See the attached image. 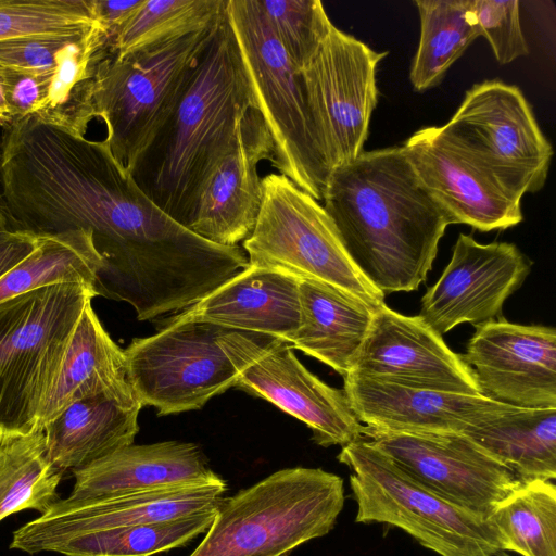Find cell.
<instances>
[{
	"label": "cell",
	"instance_id": "obj_1",
	"mask_svg": "<svg viewBox=\"0 0 556 556\" xmlns=\"http://www.w3.org/2000/svg\"><path fill=\"white\" fill-rule=\"evenodd\" d=\"M323 201L351 261L384 296L419 288L452 224L402 147L333 168Z\"/></svg>",
	"mask_w": 556,
	"mask_h": 556
},
{
	"label": "cell",
	"instance_id": "obj_2",
	"mask_svg": "<svg viewBox=\"0 0 556 556\" xmlns=\"http://www.w3.org/2000/svg\"><path fill=\"white\" fill-rule=\"evenodd\" d=\"M251 109L250 84L225 11L174 111L136 162L132 178L188 228L204 180Z\"/></svg>",
	"mask_w": 556,
	"mask_h": 556
},
{
	"label": "cell",
	"instance_id": "obj_3",
	"mask_svg": "<svg viewBox=\"0 0 556 556\" xmlns=\"http://www.w3.org/2000/svg\"><path fill=\"white\" fill-rule=\"evenodd\" d=\"M218 21L122 58L111 53L63 114L83 132L89 122L101 118L111 153L131 173L174 111Z\"/></svg>",
	"mask_w": 556,
	"mask_h": 556
},
{
	"label": "cell",
	"instance_id": "obj_4",
	"mask_svg": "<svg viewBox=\"0 0 556 556\" xmlns=\"http://www.w3.org/2000/svg\"><path fill=\"white\" fill-rule=\"evenodd\" d=\"M343 506L340 476L321 468L280 469L224 496L189 556H289L328 534Z\"/></svg>",
	"mask_w": 556,
	"mask_h": 556
},
{
	"label": "cell",
	"instance_id": "obj_5",
	"mask_svg": "<svg viewBox=\"0 0 556 556\" xmlns=\"http://www.w3.org/2000/svg\"><path fill=\"white\" fill-rule=\"evenodd\" d=\"M92 287L65 282L0 302V430L28 434L38 429L46 396Z\"/></svg>",
	"mask_w": 556,
	"mask_h": 556
},
{
	"label": "cell",
	"instance_id": "obj_6",
	"mask_svg": "<svg viewBox=\"0 0 556 556\" xmlns=\"http://www.w3.org/2000/svg\"><path fill=\"white\" fill-rule=\"evenodd\" d=\"M226 14L254 110L263 117L274 144L271 166L321 201L330 168L298 68L269 28L258 0H227Z\"/></svg>",
	"mask_w": 556,
	"mask_h": 556
},
{
	"label": "cell",
	"instance_id": "obj_7",
	"mask_svg": "<svg viewBox=\"0 0 556 556\" xmlns=\"http://www.w3.org/2000/svg\"><path fill=\"white\" fill-rule=\"evenodd\" d=\"M351 469L358 523H387L440 556H500L504 552L489 516L460 507L429 490L368 439L342 447Z\"/></svg>",
	"mask_w": 556,
	"mask_h": 556
},
{
	"label": "cell",
	"instance_id": "obj_8",
	"mask_svg": "<svg viewBox=\"0 0 556 556\" xmlns=\"http://www.w3.org/2000/svg\"><path fill=\"white\" fill-rule=\"evenodd\" d=\"M262 186L257 220L243 241L249 265L331 286L374 307L384 303L351 261L319 201L280 174L262 178Z\"/></svg>",
	"mask_w": 556,
	"mask_h": 556
},
{
	"label": "cell",
	"instance_id": "obj_9",
	"mask_svg": "<svg viewBox=\"0 0 556 556\" xmlns=\"http://www.w3.org/2000/svg\"><path fill=\"white\" fill-rule=\"evenodd\" d=\"M442 134L513 198L540 191L553 148L521 90L500 80L472 86Z\"/></svg>",
	"mask_w": 556,
	"mask_h": 556
},
{
	"label": "cell",
	"instance_id": "obj_10",
	"mask_svg": "<svg viewBox=\"0 0 556 556\" xmlns=\"http://www.w3.org/2000/svg\"><path fill=\"white\" fill-rule=\"evenodd\" d=\"M225 328L168 319L157 332L124 350L127 379L141 406L159 416L202 408L236 387L238 374L218 343Z\"/></svg>",
	"mask_w": 556,
	"mask_h": 556
},
{
	"label": "cell",
	"instance_id": "obj_11",
	"mask_svg": "<svg viewBox=\"0 0 556 556\" xmlns=\"http://www.w3.org/2000/svg\"><path fill=\"white\" fill-rule=\"evenodd\" d=\"M217 340L238 374L236 387L304 422L316 444L343 447L364 438L344 390L312 374L288 341L228 329Z\"/></svg>",
	"mask_w": 556,
	"mask_h": 556
},
{
	"label": "cell",
	"instance_id": "obj_12",
	"mask_svg": "<svg viewBox=\"0 0 556 556\" xmlns=\"http://www.w3.org/2000/svg\"><path fill=\"white\" fill-rule=\"evenodd\" d=\"M387 54L332 24L298 70L330 172L363 152L378 102L377 67Z\"/></svg>",
	"mask_w": 556,
	"mask_h": 556
},
{
	"label": "cell",
	"instance_id": "obj_13",
	"mask_svg": "<svg viewBox=\"0 0 556 556\" xmlns=\"http://www.w3.org/2000/svg\"><path fill=\"white\" fill-rule=\"evenodd\" d=\"M364 438L420 484L485 516L522 483L464 434L390 432L364 426Z\"/></svg>",
	"mask_w": 556,
	"mask_h": 556
},
{
	"label": "cell",
	"instance_id": "obj_14",
	"mask_svg": "<svg viewBox=\"0 0 556 556\" xmlns=\"http://www.w3.org/2000/svg\"><path fill=\"white\" fill-rule=\"evenodd\" d=\"M459 356L480 395L519 408H556L555 328L485 321Z\"/></svg>",
	"mask_w": 556,
	"mask_h": 556
},
{
	"label": "cell",
	"instance_id": "obj_15",
	"mask_svg": "<svg viewBox=\"0 0 556 556\" xmlns=\"http://www.w3.org/2000/svg\"><path fill=\"white\" fill-rule=\"evenodd\" d=\"M529 269L515 244H483L460 233L441 277L421 298L419 316L441 336L463 323L493 320Z\"/></svg>",
	"mask_w": 556,
	"mask_h": 556
},
{
	"label": "cell",
	"instance_id": "obj_16",
	"mask_svg": "<svg viewBox=\"0 0 556 556\" xmlns=\"http://www.w3.org/2000/svg\"><path fill=\"white\" fill-rule=\"evenodd\" d=\"M228 486L212 480L89 500H56L47 511L14 531L10 548L55 536L173 520L217 508Z\"/></svg>",
	"mask_w": 556,
	"mask_h": 556
},
{
	"label": "cell",
	"instance_id": "obj_17",
	"mask_svg": "<svg viewBox=\"0 0 556 556\" xmlns=\"http://www.w3.org/2000/svg\"><path fill=\"white\" fill-rule=\"evenodd\" d=\"M351 375L412 388L479 394L468 367L419 315L376 307ZM348 374V375H349Z\"/></svg>",
	"mask_w": 556,
	"mask_h": 556
},
{
	"label": "cell",
	"instance_id": "obj_18",
	"mask_svg": "<svg viewBox=\"0 0 556 556\" xmlns=\"http://www.w3.org/2000/svg\"><path fill=\"white\" fill-rule=\"evenodd\" d=\"M402 148L420 182L452 224L491 231L522 222L521 201L455 147L440 127L419 129Z\"/></svg>",
	"mask_w": 556,
	"mask_h": 556
},
{
	"label": "cell",
	"instance_id": "obj_19",
	"mask_svg": "<svg viewBox=\"0 0 556 556\" xmlns=\"http://www.w3.org/2000/svg\"><path fill=\"white\" fill-rule=\"evenodd\" d=\"M274 144L261 114L251 109L227 153L204 180L188 228L213 243L236 247L252 232L263 200L258 164Z\"/></svg>",
	"mask_w": 556,
	"mask_h": 556
},
{
	"label": "cell",
	"instance_id": "obj_20",
	"mask_svg": "<svg viewBox=\"0 0 556 556\" xmlns=\"http://www.w3.org/2000/svg\"><path fill=\"white\" fill-rule=\"evenodd\" d=\"M343 378L354 415L378 431L463 434L516 408L480 394L412 388L351 374Z\"/></svg>",
	"mask_w": 556,
	"mask_h": 556
},
{
	"label": "cell",
	"instance_id": "obj_21",
	"mask_svg": "<svg viewBox=\"0 0 556 556\" xmlns=\"http://www.w3.org/2000/svg\"><path fill=\"white\" fill-rule=\"evenodd\" d=\"M299 282L283 273L248 264L198 303L172 318L289 342L301 321Z\"/></svg>",
	"mask_w": 556,
	"mask_h": 556
},
{
	"label": "cell",
	"instance_id": "obj_22",
	"mask_svg": "<svg viewBox=\"0 0 556 556\" xmlns=\"http://www.w3.org/2000/svg\"><path fill=\"white\" fill-rule=\"evenodd\" d=\"M94 396L126 408L142 407L127 379L124 350L112 340L89 302L46 396L37 427L42 428L72 403Z\"/></svg>",
	"mask_w": 556,
	"mask_h": 556
},
{
	"label": "cell",
	"instance_id": "obj_23",
	"mask_svg": "<svg viewBox=\"0 0 556 556\" xmlns=\"http://www.w3.org/2000/svg\"><path fill=\"white\" fill-rule=\"evenodd\" d=\"M70 500H89L134 491L212 480L215 471L191 442L130 444L73 472Z\"/></svg>",
	"mask_w": 556,
	"mask_h": 556
},
{
	"label": "cell",
	"instance_id": "obj_24",
	"mask_svg": "<svg viewBox=\"0 0 556 556\" xmlns=\"http://www.w3.org/2000/svg\"><path fill=\"white\" fill-rule=\"evenodd\" d=\"M301 321L289 343L345 377L369 331L376 307L331 286L299 282Z\"/></svg>",
	"mask_w": 556,
	"mask_h": 556
},
{
	"label": "cell",
	"instance_id": "obj_25",
	"mask_svg": "<svg viewBox=\"0 0 556 556\" xmlns=\"http://www.w3.org/2000/svg\"><path fill=\"white\" fill-rule=\"evenodd\" d=\"M140 409L104 396L72 403L42 427L49 462L62 473H73L132 444Z\"/></svg>",
	"mask_w": 556,
	"mask_h": 556
},
{
	"label": "cell",
	"instance_id": "obj_26",
	"mask_svg": "<svg viewBox=\"0 0 556 556\" xmlns=\"http://www.w3.org/2000/svg\"><path fill=\"white\" fill-rule=\"evenodd\" d=\"M526 483L556 478V408H519L463 433Z\"/></svg>",
	"mask_w": 556,
	"mask_h": 556
},
{
	"label": "cell",
	"instance_id": "obj_27",
	"mask_svg": "<svg viewBox=\"0 0 556 556\" xmlns=\"http://www.w3.org/2000/svg\"><path fill=\"white\" fill-rule=\"evenodd\" d=\"M215 510L173 520L45 539L23 552L63 556H153L185 546L211 527Z\"/></svg>",
	"mask_w": 556,
	"mask_h": 556
},
{
	"label": "cell",
	"instance_id": "obj_28",
	"mask_svg": "<svg viewBox=\"0 0 556 556\" xmlns=\"http://www.w3.org/2000/svg\"><path fill=\"white\" fill-rule=\"evenodd\" d=\"M103 265L90 230L39 235L36 249L0 278V302L54 283H83L96 291Z\"/></svg>",
	"mask_w": 556,
	"mask_h": 556
},
{
	"label": "cell",
	"instance_id": "obj_29",
	"mask_svg": "<svg viewBox=\"0 0 556 556\" xmlns=\"http://www.w3.org/2000/svg\"><path fill=\"white\" fill-rule=\"evenodd\" d=\"M420 39L409 78L415 90L441 83L447 70L478 38L471 0H417Z\"/></svg>",
	"mask_w": 556,
	"mask_h": 556
},
{
	"label": "cell",
	"instance_id": "obj_30",
	"mask_svg": "<svg viewBox=\"0 0 556 556\" xmlns=\"http://www.w3.org/2000/svg\"><path fill=\"white\" fill-rule=\"evenodd\" d=\"M63 473L49 462L42 428L0 440V521L24 509L41 514L56 501Z\"/></svg>",
	"mask_w": 556,
	"mask_h": 556
},
{
	"label": "cell",
	"instance_id": "obj_31",
	"mask_svg": "<svg viewBox=\"0 0 556 556\" xmlns=\"http://www.w3.org/2000/svg\"><path fill=\"white\" fill-rule=\"evenodd\" d=\"M503 552L556 556V486L553 481L521 483L489 515Z\"/></svg>",
	"mask_w": 556,
	"mask_h": 556
},
{
	"label": "cell",
	"instance_id": "obj_32",
	"mask_svg": "<svg viewBox=\"0 0 556 556\" xmlns=\"http://www.w3.org/2000/svg\"><path fill=\"white\" fill-rule=\"evenodd\" d=\"M227 0H143L113 45L117 58L213 26Z\"/></svg>",
	"mask_w": 556,
	"mask_h": 556
},
{
	"label": "cell",
	"instance_id": "obj_33",
	"mask_svg": "<svg viewBox=\"0 0 556 556\" xmlns=\"http://www.w3.org/2000/svg\"><path fill=\"white\" fill-rule=\"evenodd\" d=\"M100 24L94 0H0V41L75 36Z\"/></svg>",
	"mask_w": 556,
	"mask_h": 556
},
{
	"label": "cell",
	"instance_id": "obj_34",
	"mask_svg": "<svg viewBox=\"0 0 556 556\" xmlns=\"http://www.w3.org/2000/svg\"><path fill=\"white\" fill-rule=\"evenodd\" d=\"M267 24L299 70L332 25L319 0H258Z\"/></svg>",
	"mask_w": 556,
	"mask_h": 556
},
{
	"label": "cell",
	"instance_id": "obj_35",
	"mask_svg": "<svg viewBox=\"0 0 556 556\" xmlns=\"http://www.w3.org/2000/svg\"><path fill=\"white\" fill-rule=\"evenodd\" d=\"M108 36L100 24L75 36L28 37L0 41V68L29 73L52 81L64 62L79 49Z\"/></svg>",
	"mask_w": 556,
	"mask_h": 556
},
{
	"label": "cell",
	"instance_id": "obj_36",
	"mask_svg": "<svg viewBox=\"0 0 556 556\" xmlns=\"http://www.w3.org/2000/svg\"><path fill=\"white\" fill-rule=\"evenodd\" d=\"M471 14L498 63L507 64L529 53L518 0H471Z\"/></svg>",
	"mask_w": 556,
	"mask_h": 556
},
{
	"label": "cell",
	"instance_id": "obj_37",
	"mask_svg": "<svg viewBox=\"0 0 556 556\" xmlns=\"http://www.w3.org/2000/svg\"><path fill=\"white\" fill-rule=\"evenodd\" d=\"M0 79L14 113L15 122L34 113L50 111V79L9 68H0Z\"/></svg>",
	"mask_w": 556,
	"mask_h": 556
},
{
	"label": "cell",
	"instance_id": "obj_38",
	"mask_svg": "<svg viewBox=\"0 0 556 556\" xmlns=\"http://www.w3.org/2000/svg\"><path fill=\"white\" fill-rule=\"evenodd\" d=\"M38 242L39 236L10 226L0 202V278L27 257Z\"/></svg>",
	"mask_w": 556,
	"mask_h": 556
},
{
	"label": "cell",
	"instance_id": "obj_39",
	"mask_svg": "<svg viewBox=\"0 0 556 556\" xmlns=\"http://www.w3.org/2000/svg\"><path fill=\"white\" fill-rule=\"evenodd\" d=\"M143 0H94L99 22L113 45L122 27L142 4Z\"/></svg>",
	"mask_w": 556,
	"mask_h": 556
},
{
	"label": "cell",
	"instance_id": "obj_40",
	"mask_svg": "<svg viewBox=\"0 0 556 556\" xmlns=\"http://www.w3.org/2000/svg\"><path fill=\"white\" fill-rule=\"evenodd\" d=\"M14 122L15 116L10 106L4 86L0 79V129Z\"/></svg>",
	"mask_w": 556,
	"mask_h": 556
},
{
	"label": "cell",
	"instance_id": "obj_41",
	"mask_svg": "<svg viewBox=\"0 0 556 556\" xmlns=\"http://www.w3.org/2000/svg\"><path fill=\"white\" fill-rule=\"evenodd\" d=\"M0 202H1V185H0Z\"/></svg>",
	"mask_w": 556,
	"mask_h": 556
},
{
	"label": "cell",
	"instance_id": "obj_42",
	"mask_svg": "<svg viewBox=\"0 0 556 556\" xmlns=\"http://www.w3.org/2000/svg\"><path fill=\"white\" fill-rule=\"evenodd\" d=\"M1 437H2V431L0 430V440H1Z\"/></svg>",
	"mask_w": 556,
	"mask_h": 556
}]
</instances>
